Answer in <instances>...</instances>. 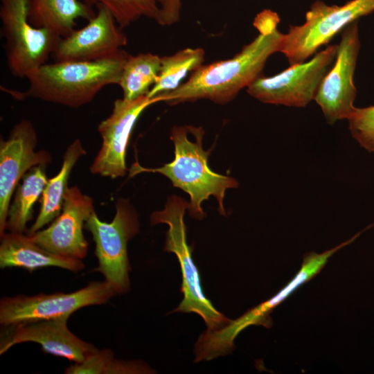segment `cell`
<instances>
[{"label": "cell", "mask_w": 374, "mask_h": 374, "mask_svg": "<svg viewBox=\"0 0 374 374\" xmlns=\"http://www.w3.org/2000/svg\"><path fill=\"white\" fill-rule=\"evenodd\" d=\"M283 35L278 29L259 33L233 57L202 64L177 89L157 96L170 105L202 99L226 104L261 75L269 57L279 51Z\"/></svg>", "instance_id": "cell-1"}, {"label": "cell", "mask_w": 374, "mask_h": 374, "mask_svg": "<svg viewBox=\"0 0 374 374\" xmlns=\"http://www.w3.org/2000/svg\"><path fill=\"white\" fill-rule=\"evenodd\" d=\"M55 267L77 273L84 268L81 259L52 253L24 233H5L1 236L0 267L23 268L33 272L39 268Z\"/></svg>", "instance_id": "cell-16"}, {"label": "cell", "mask_w": 374, "mask_h": 374, "mask_svg": "<svg viewBox=\"0 0 374 374\" xmlns=\"http://www.w3.org/2000/svg\"><path fill=\"white\" fill-rule=\"evenodd\" d=\"M84 228L91 233L95 242L98 263L96 270L103 275L116 294L127 293L130 288L127 242L140 229L136 211L127 199H119L111 222L102 221L94 211Z\"/></svg>", "instance_id": "cell-5"}, {"label": "cell", "mask_w": 374, "mask_h": 374, "mask_svg": "<svg viewBox=\"0 0 374 374\" xmlns=\"http://www.w3.org/2000/svg\"><path fill=\"white\" fill-rule=\"evenodd\" d=\"M204 57L202 48H186L171 55L161 57L160 72L148 96L154 98L177 89L189 72L203 64Z\"/></svg>", "instance_id": "cell-21"}, {"label": "cell", "mask_w": 374, "mask_h": 374, "mask_svg": "<svg viewBox=\"0 0 374 374\" xmlns=\"http://www.w3.org/2000/svg\"><path fill=\"white\" fill-rule=\"evenodd\" d=\"M86 153L81 141L78 139L74 140L66 148L59 172L48 179L42 195L39 212L28 231V234H32L43 229L60 215L69 188L68 180L70 174L78 160Z\"/></svg>", "instance_id": "cell-18"}, {"label": "cell", "mask_w": 374, "mask_h": 374, "mask_svg": "<svg viewBox=\"0 0 374 374\" xmlns=\"http://www.w3.org/2000/svg\"><path fill=\"white\" fill-rule=\"evenodd\" d=\"M91 6L103 5L112 14L118 25L125 28L141 17L157 21L159 8L155 0H80Z\"/></svg>", "instance_id": "cell-23"}, {"label": "cell", "mask_w": 374, "mask_h": 374, "mask_svg": "<svg viewBox=\"0 0 374 374\" xmlns=\"http://www.w3.org/2000/svg\"><path fill=\"white\" fill-rule=\"evenodd\" d=\"M94 211L91 197L83 194L76 186L69 187L60 215L48 227L27 235L52 253L82 260L87 255L89 246L83 229Z\"/></svg>", "instance_id": "cell-13"}, {"label": "cell", "mask_w": 374, "mask_h": 374, "mask_svg": "<svg viewBox=\"0 0 374 374\" xmlns=\"http://www.w3.org/2000/svg\"><path fill=\"white\" fill-rule=\"evenodd\" d=\"M191 131L194 141L188 137V125L175 126L170 136L175 146L174 159L156 168H144L136 162L130 170V176L143 172L163 175L175 187L189 195L188 210L190 216L203 219L205 213L202 204L210 196L216 198L219 212L224 215L225 192L227 189L237 188L238 183L233 177L216 173L209 168L208 157L210 151H205L202 146L204 130L202 127L191 125Z\"/></svg>", "instance_id": "cell-3"}, {"label": "cell", "mask_w": 374, "mask_h": 374, "mask_svg": "<svg viewBox=\"0 0 374 374\" xmlns=\"http://www.w3.org/2000/svg\"><path fill=\"white\" fill-rule=\"evenodd\" d=\"M1 33L7 65L12 75L27 78L46 63L61 37L33 26L28 17L29 0H0Z\"/></svg>", "instance_id": "cell-6"}, {"label": "cell", "mask_w": 374, "mask_h": 374, "mask_svg": "<svg viewBox=\"0 0 374 374\" xmlns=\"http://www.w3.org/2000/svg\"><path fill=\"white\" fill-rule=\"evenodd\" d=\"M161 102L159 96L134 100L116 99L110 115L98 125L102 145L90 167L92 174L116 179L125 175L127 148L133 128L143 112Z\"/></svg>", "instance_id": "cell-11"}, {"label": "cell", "mask_w": 374, "mask_h": 374, "mask_svg": "<svg viewBox=\"0 0 374 374\" xmlns=\"http://www.w3.org/2000/svg\"><path fill=\"white\" fill-rule=\"evenodd\" d=\"M188 207L189 202L177 195H172L168 199L163 210L152 213L150 222L152 225L168 224L163 250L175 254L181 268V292L184 297L172 312L195 313L203 319L207 330H215L226 326L231 320L213 306L202 290L199 273L193 259V250L186 240L184 217Z\"/></svg>", "instance_id": "cell-4"}, {"label": "cell", "mask_w": 374, "mask_h": 374, "mask_svg": "<svg viewBox=\"0 0 374 374\" xmlns=\"http://www.w3.org/2000/svg\"><path fill=\"white\" fill-rule=\"evenodd\" d=\"M161 69V57L150 53L128 55L118 85L123 98L134 100L147 96L157 82Z\"/></svg>", "instance_id": "cell-20"}, {"label": "cell", "mask_w": 374, "mask_h": 374, "mask_svg": "<svg viewBox=\"0 0 374 374\" xmlns=\"http://www.w3.org/2000/svg\"><path fill=\"white\" fill-rule=\"evenodd\" d=\"M154 371L141 360L116 359L109 348L98 350L80 363L66 368L65 374H144Z\"/></svg>", "instance_id": "cell-22"}, {"label": "cell", "mask_w": 374, "mask_h": 374, "mask_svg": "<svg viewBox=\"0 0 374 374\" xmlns=\"http://www.w3.org/2000/svg\"><path fill=\"white\" fill-rule=\"evenodd\" d=\"M374 10V0H350L342 6L315 1L306 12L302 25L290 26L283 34L279 51L290 65L305 62L337 33L359 17Z\"/></svg>", "instance_id": "cell-7"}, {"label": "cell", "mask_w": 374, "mask_h": 374, "mask_svg": "<svg viewBox=\"0 0 374 374\" xmlns=\"http://www.w3.org/2000/svg\"><path fill=\"white\" fill-rule=\"evenodd\" d=\"M348 121L350 132L359 145L368 152H374V105L355 107Z\"/></svg>", "instance_id": "cell-24"}, {"label": "cell", "mask_w": 374, "mask_h": 374, "mask_svg": "<svg viewBox=\"0 0 374 374\" xmlns=\"http://www.w3.org/2000/svg\"><path fill=\"white\" fill-rule=\"evenodd\" d=\"M116 295L112 287L104 280L90 282L69 293L3 297L0 301V323L6 327L22 322L70 317L82 308L106 303Z\"/></svg>", "instance_id": "cell-8"}, {"label": "cell", "mask_w": 374, "mask_h": 374, "mask_svg": "<svg viewBox=\"0 0 374 374\" xmlns=\"http://www.w3.org/2000/svg\"><path fill=\"white\" fill-rule=\"evenodd\" d=\"M279 21L280 19L276 12L266 9L256 15L253 24L259 33L266 34L277 29Z\"/></svg>", "instance_id": "cell-26"}, {"label": "cell", "mask_w": 374, "mask_h": 374, "mask_svg": "<svg viewBox=\"0 0 374 374\" xmlns=\"http://www.w3.org/2000/svg\"><path fill=\"white\" fill-rule=\"evenodd\" d=\"M359 48L357 21H355L344 29L335 60L322 79L314 99L330 124L348 120L355 108L354 73Z\"/></svg>", "instance_id": "cell-10"}, {"label": "cell", "mask_w": 374, "mask_h": 374, "mask_svg": "<svg viewBox=\"0 0 374 374\" xmlns=\"http://www.w3.org/2000/svg\"><path fill=\"white\" fill-rule=\"evenodd\" d=\"M47 165L32 168L22 177L10 202L6 224V230L10 233H24L28 222L32 220L33 206L42 195L48 181L46 174Z\"/></svg>", "instance_id": "cell-19"}, {"label": "cell", "mask_w": 374, "mask_h": 374, "mask_svg": "<svg viewBox=\"0 0 374 374\" xmlns=\"http://www.w3.org/2000/svg\"><path fill=\"white\" fill-rule=\"evenodd\" d=\"M96 16L86 26L61 37L51 54L54 62L95 61L108 58L127 43L111 12L96 6Z\"/></svg>", "instance_id": "cell-14"}, {"label": "cell", "mask_w": 374, "mask_h": 374, "mask_svg": "<svg viewBox=\"0 0 374 374\" xmlns=\"http://www.w3.org/2000/svg\"><path fill=\"white\" fill-rule=\"evenodd\" d=\"M96 12L80 0H29L28 17L35 27L50 30L61 37L69 35L81 18L89 21Z\"/></svg>", "instance_id": "cell-17"}, {"label": "cell", "mask_w": 374, "mask_h": 374, "mask_svg": "<svg viewBox=\"0 0 374 374\" xmlns=\"http://www.w3.org/2000/svg\"><path fill=\"white\" fill-rule=\"evenodd\" d=\"M128 55L122 49L99 60L46 63L27 76L26 91L8 92L19 98H33L78 108L91 102L105 87L118 84Z\"/></svg>", "instance_id": "cell-2"}, {"label": "cell", "mask_w": 374, "mask_h": 374, "mask_svg": "<svg viewBox=\"0 0 374 374\" xmlns=\"http://www.w3.org/2000/svg\"><path fill=\"white\" fill-rule=\"evenodd\" d=\"M69 317L22 322L3 327L0 354L16 344L33 342L46 353L80 363L98 349L75 334L67 326Z\"/></svg>", "instance_id": "cell-15"}, {"label": "cell", "mask_w": 374, "mask_h": 374, "mask_svg": "<svg viewBox=\"0 0 374 374\" xmlns=\"http://www.w3.org/2000/svg\"><path fill=\"white\" fill-rule=\"evenodd\" d=\"M36 130L33 123L23 119L15 124L9 136L0 141V237L5 233L8 208L15 190L32 168L51 161L50 154L36 152Z\"/></svg>", "instance_id": "cell-12"}, {"label": "cell", "mask_w": 374, "mask_h": 374, "mask_svg": "<svg viewBox=\"0 0 374 374\" xmlns=\"http://www.w3.org/2000/svg\"><path fill=\"white\" fill-rule=\"evenodd\" d=\"M159 8L157 23L160 26H171L179 21L181 0H155Z\"/></svg>", "instance_id": "cell-25"}, {"label": "cell", "mask_w": 374, "mask_h": 374, "mask_svg": "<svg viewBox=\"0 0 374 374\" xmlns=\"http://www.w3.org/2000/svg\"><path fill=\"white\" fill-rule=\"evenodd\" d=\"M337 51V45H331L308 62L292 64L273 76L260 75L247 87V91L264 103L304 107L314 99Z\"/></svg>", "instance_id": "cell-9"}]
</instances>
